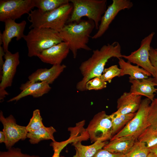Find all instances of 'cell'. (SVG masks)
<instances>
[{"mask_svg": "<svg viewBox=\"0 0 157 157\" xmlns=\"http://www.w3.org/2000/svg\"><path fill=\"white\" fill-rule=\"evenodd\" d=\"M122 55L121 45L117 42L107 44L99 49L94 50L91 57L82 62L80 66L83 77L77 83V89L81 91L87 90L86 83L94 78L101 76L105 65L110 58L115 57L118 59L122 58Z\"/></svg>", "mask_w": 157, "mask_h": 157, "instance_id": "6da1fadb", "label": "cell"}, {"mask_svg": "<svg viewBox=\"0 0 157 157\" xmlns=\"http://www.w3.org/2000/svg\"><path fill=\"white\" fill-rule=\"evenodd\" d=\"M95 28L92 20H81L78 22L67 24L59 32L63 42L67 44L72 51L74 58L76 57L77 51L79 49L91 50L88 44Z\"/></svg>", "mask_w": 157, "mask_h": 157, "instance_id": "7a4b0ae2", "label": "cell"}, {"mask_svg": "<svg viewBox=\"0 0 157 157\" xmlns=\"http://www.w3.org/2000/svg\"><path fill=\"white\" fill-rule=\"evenodd\" d=\"M73 8L69 2L50 11L42 12L37 9L31 10L28 17L31 23L29 28H49L59 32L66 24Z\"/></svg>", "mask_w": 157, "mask_h": 157, "instance_id": "3957f363", "label": "cell"}, {"mask_svg": "<svg viewBox=\"0 0 157 157\" xmlns=\"http://www.w3.org/2000/svg\"><path fill=\"white\" fill-rule=\"evenodd\" d=\"M23 39L26 42L29 57L37 56L43 51L63 42L59 32L51 28L31 29Z\"/></svg>", "mask_w": 157, "mask_h": 157, "instance_id": "277c9868", "label": "cell"}, {"mask_svg": "<svg viewBox=\"0 0 157 157\" xmlns=\"http://www.w3.org/2000/svg\"><path fill=\"white\" fill-rule=\"evenodd\" d=\"M73 10L67 24L78 22L84 17L94 22L98 30L102 17L107 9L106 0H70Z\"/></svg>", "mask_w": 157, "mask_h": 157, "instance_id": "5b68a950", "label": "cell"}, {"mask_svg": "<svg viewBox=\"0 0 157 157\" xmlns=\"http://www.w3.org/2000/svg\"><path fill=\"white\" fill-rule=\"evenodd\" d=\"M92 142H106L113 137L112 119L104 111L95 114L85 129Z\"/></svg>", "mask_w": 157, "mask_h": 157, "instance_id": "8992f818", "label": "cell"}, {"mask_svg": "<svg viewBox=\"0 0 157 157\" xmlns=\"http://www.w3.org/2000/svg\"><path fill=\"white\" fill-rule=\"evenodd\" d=\"M151 101L148 98L142 100L139 108L134 117L110 140L123 136L131 135L138 138L148 126L147 118Z\"/></svg>", "mask_w": 157, "mask_h": 157, "instance_id": "52a82bcc", "label": "cell"}, {"mask_svg": "<svg viewBox=\"0 0 157 157\" xmlns=\"http://www.w3.org/2000/svg\"><path fill=\"white\" fill-rule=\"evenodd\" d=\"M34 7V0H1L0 21L15 20L24 14H28Z\"/></svg>", "mask_w": 157, "mask_h": 157, "instance_id": "ba28073f", "label": "cell"}, {"mask_svg": "<svg viewBox=\"0 0 157 157\" xmlns=\"http://www.w3.org/2000/svg\"><path fill=\"white\" fill-rule=\"evenodd\" d=\"M154 34L155 33L153 32L143 38L141 41L140 47L137 50L129 55H122V58L131 63L141 67L150 73L153 77L155 69L150 59V51L151 43Z\"/></svg>", "mask_w": 157, "mask_h": 157, "instance_id": "9c48e42d", "label": "cell"}, {"mask_svg": "<svg viewBox=\"0 0 157 157\" xmlns=\"http://www.w3.org/2000/svg\"><path fill=\"white\" fill-rule=\"evenodd\" d=\"M0 121L3 125V131L5 137L4 143L8 149L20 140H24L27 138L28 132L26 127L17 124L12 115L5 118L1 111Z\"/></svg>", "mask_w": 157, "mask_h": 157, "instance_id": "30bf717a", "label": "cell"}, {"mask_svg": "<svg viewBox=\"0 0 157 157\" xmlns=\"http://www.w3.org/2000/svg\"><path fill=\"white\" fill-rule=\"evenodd\" d=\"M133 6V2L130 0H113L102 17L97 32L92 38L96 39L101 37L120 11L129 9Z\"/></svg>", "mask_w": 157, "mask_h": 157, "instance_id": "8fae6325", "label": "cell"}, {"mask_svg": "<svg viewBox=\"0 0 157 157\" xmlns=\"http://www.w3.org/2000/svg\"><path fill=\"white\" fill-rule=\"evenodd\" d=\"M4 57L5 60L0 78V95L2 96L8 94L5 89L11 86L17 67L20 63L18 52L12 53L8 51L5 52Z\"/></svg>", "mask_w": 157, "mask_h": 157, "instance_id": "7c38bea8", "label": "cell"}, {"mask_svg": "<svg viewBox=\"0 0 157 157\" xmlns=\"http://www.w3.org/2000/svg\"><path fill=\"white\" fill-rule=\"evenodd\" d=\"M4 22L5 29L2 33H0V40L2 41L3 47L6 52L8 51L9 45L13 38H16L17 41L23 38L26 22L24 20L17 23L15 20L10 19H7Z\"/></svg>", "mask_w": 157, "mask_h": 157, "instance_id": "4fadbf2b", "label": "cell"}, {"mask_svg": "<svg viewBox=\"0 0 157 157\" xmlns=\"http://www.w3.org/2000/svg\"><path fill=\"white\" fill-rule=\"evenodd\" d=\"M67 44L64 42L43 51L37 56L42 62L51 65H60L69 51Z\"/></svg>", "mask_w": 157, "mask_h": 157, "instance_id": "5bb4252c", "label": "cell"}, {"mask_svg": "<svg viewBox=\"0 0 157 157\" xmlns=\"http://www.w3.org/2000/svg\"><path fill=\"white\" fill-rule=\"evenodd\" d=\"M129 82L131 84L130 91L131 94L144 96L151 101L153 100L155 93L157 92V88H155L157 84L153 78L149 77L140 79H129Z\"/></svg>", "mask_w": 157, "mask_h": 157, "instance_id": "9a60e30c", "label": "cell"}, {"mask_svg": "<svg viewBox=\"0 0 157 157\" xmlns=\"http://www.w3.org/2000/svg\"><path fill=\"white\" fill-rule=\"evenodd\" d=\"M20 89L22 90L21 93L10 99L8 102L17 101L28 95L32 96L34 98L39 97L48 93L51 88L49 84L45 82L31 83L28 81L25 83L22 84Z\"/></svg>", "mask_w": 157, "mask_h": 157, "instance_id": "2e32d148", "label": "cell"}, {"mask_svg": "<svg viewBox=\"0 0 157 157\" xmlns=\"http://www.w3.org/2000/svg\"><path fill=\"white\" fill-rule=\"evenodd\" d=\"M66 67L64 64H60L53 65L49 69H38L29 76L28 81L31 83L45 82L52 84Z\"/></svg>", "mask_w": 157, "mask_h": 157, "instance_id": "e0dca14e", "label": "cell"}, {"mask_svg": "<svg viewBox=\"0 0 157 157\" xmlns=\"http://www.w3.org/2000/svg\"><path fill=\"white\" fill-rule=\"evenodd\" d=\"M141 101V96L132 94L130 92H125L117 100V110L115 112L119 114L135 113Z\"/></svg>", "mask_w": 157, "mask_h": 157, "instance_id": "ac0fdd59", "label": "cell"}, {"mask_svg": "<svg viewBox=\"0 0 157 157\" xmlns=\"http://www.w3.org/2000/svg\"><path fill=\"white\" fill-rule=\"evenodd\" d=\"M137 139V137L134 136H122L110 140L103 149L111 153L124 155L131 149Z\"/></svg>", "mask_w": 157, "mask_h": 157, "instance_id": "d6986e66", "label": "cell"}, {"mask_svg": "<svg viewBox=\"0 0 157 157\" xmlns=\"http://www.w3.org/2000/svg\"><path fill=\"white\" fill-rule=\"evenodd\" d=\"M118 60V64L121 69L119 77L128 75L130 76L129 79H140L147 78L152 76L148 71L138 65H133L122 58Z\"/></svg>", "mask_w": 157, "mask_h": 157, "instance_id": "ffe728a7", "label": "cell"}, {"mask_svg": "<svg viewBox=\"0 0 157 157\" xmlns=\"http://www.w3.org/2000/svg\"><path fill=\"white\" fill-rule=\"evenodd\" d=\"M56 132L52 126L46 127L44 126L33 131L28 132L27 137L29 138V141L32 144H38L43 140H51L53 142L55 141L53 135Z\"/></svg>", "mask_w": 157, "mask_h": 157, "instance_id": "44dd1931", "label": "cell"}, {"mask_svg": "<svg viewBox=\"0 0 157 157\" xmlns=\"http://www.w3.org/2000/svg\"><path fill=\"white\" fill-rule=\"evenodd\" d=\"M106 142L96 141L90 145H84L81 141L73 143L79 157H92L99 150L103 148L107 144Z\"/></svg>", "mask_w": 157, "mask_h": 157, "instance_id": "7402d4cb", "label": "cell"}, {"mask_svg": "<svg viewBox=\"0 0 157 157\" xmlns=\"http://www.w3.org/2000/svg\"><path fill=\"white\" fill-rule=\"evenodd\" d=\"M136 113L119 114L115 112L110 115L112 119L113 136L119 131L122 127L124 128L134 117Z\"/></svg>", "mask_w": 157, "mask_h": 157, "instance_id": "603a6c76", "label": "cell"}, {"mask_svg": "<svg viewBox=\"0 0 157 157\" xmlns=\"http://www.w3.org/2000/svg\"><path fill=\"white\" fill-rule=\"evenodd\" d=\"M137 140L145 143L148 148L157 144V128L149 126L138 137Z\"/></svg>", "mask_w": 157, "mask_h": 157, "instance_id": "cb8c5ba5", "label": "cell"}, {"mask_svg": "<svg viewBox=\"0 0 157 157\" xmlns=\"http://www.w3.org/2000/svg\"><path fill=\"white\" fill-rule=\"evenodd\" d=\"M35 7L42 12L50 11L69 3V0H34Z\"/></svg>", "mask_w": 157, "mask_h": 157, "instance_id": "d4e9b609", "label": "cell"}, {"mask_svg": "<svg viewBox=\"0 0 157 157\" xmlns=\"http://www.w3.org/2000/svg\"><path fill=\"white\" fill-rule=\"evenodd\" d=\"M150 152L145 143L137 140L123 157H147Z\"/></svg>", "mask_w": 157, "mask_h": 157, "instance_id": "484cf974", "label": "cell"}, {"mask_svg": "<svg viewBox=\"0 0 157 157\" xmlns=\"http://www.w3.org/2000/svg\"><path fill=\"white\" fill-rule=\"evenodd\" d=\"M44 126L40 110L38 109L35 110L33 112L32 117L26 126L28 132L33 131Z\"/></svg>", "mask_w": 157, "mask_h": 157, "instance_id": "4316f807", "label": "cell"}, {"mask_svg": "<svg viewBox=\"0 0 157 157\" xmlns=\"http://www.w3.org/2000/svg\"><path fill=\"white\" fill-rule=\"evenodd\" d=\"M120 72L121 69L118 68L117 65H113L105 68L100 77L103 81L110 83L114 78L119 77Z\"/></svg>", "mask_w": 157, "mask_h": 157, "instance_id": "83f0119b", "label": "cell"}, {"mask_svg": "<svg viewBox=\"0 0 157 157\" xmlns=\"http://www.w3.org/2000/svg\"><path fill=\"white\" fill-rule=\"evenodd\" d=\"M147 122L149 126L157 128V98H154L150 104Z\"/></svg>", "mask_w": 157, "mask_h": 157, "instance_id": "f1b7e54d", "label": "cell"}, {"mask_svg": "<svg viewBox=\"0 0 157 157\" xmlns=\"http://www.w3.org/2000/svg\"><path fill=\"white\" fill-rule=\"evenodd\" d=\"M106 82L103 81L100 77H95L87 82L86 84L87 90H98L107 87Z\"/></svg>", "mask_w": 157, "mask_h": 157, "instance_id": "f546056e", "label": "cell"}, {"mask_svg": "<svg viewBox=\"0 0 157 157\" xmlns=\"http://www.w3.org/2000/svg\"><path fill=\"white\" fill-rule=\"evenodd\" d=\"M0 157H40L37 155H30L22 152L18 148L12 147L6 151H0Z\"/></svg>", "mask_w": 157, "mask_h": 157, "instance_id": "4dcf8cb0", "label": "cell"}, {"mask_svg": "<svg viewBox=\"0 0 157 157\" xmlns=\"http://www.w3.org/2000/svg\"><path fill=\"white\" fill-rule=\"evenodd\" d=\"M150 59L155 69V72L153 78L157 84V52L155 49L151 47L150 51Z\"/></svg>", "mask_w": 157, "mask_h": 157, "instance_id": "1f68e13d", "label": "cell"}, {"mask_svg": "<svg viewBox=\"0 0 157 157\" xmlns=\"http://www.w3.org/2000/svg\"><path fill=\"white\" fill-rule=\"evenodd\" d=\"M120 153H113L103 149L99 150L92 157H123Z\"/></svg>", "mask_w": 157, "mask_h": 157, "instance_id": "d6a6232c", "label": "cell"}, {"mask_svg": "<svg viewBox=\"0 0 157 157\" xmlns=\"http://www.w3.org/2000/svg\"><path fill=\"white\" fill-rule=\"evenodd\" d=\"M5 52L3 47L0 45V77L1 76L2 69L4 63L3 60V57L4 56Z\"/></svg>", "mask_w": 157, "mask_h": 157, "instance_id": "836d02e7", "label": "cell"}, {"mask_svg": "<svg viewBox=\"0 0 157 157\" xmlns=\"http://www.w3.org/2000/svg\"><path fill=\"white\" fill-rule=\"evenodd\" d=\"M54 153L52 157H62L60 156V154L61 151L57 148H54L53 149Z\"/></svg>", "mask_w": 157, "mask_h": 157, "instance_id": "e575fe53", "label": "cell"}, {"mask_svg": "<svg viewBox=\"0 0 157 157\" xmlns=\"http://www.w3.org/2000/svg\"><path fill=\"white\" fill-rule=\"evenodd\" d=\"M148 149L150 152L154 153L157 155V144Z\"/></svg>", "mask_w": 157, "mask_h": 157, "instance_id": "d590c367", "label": "cell"}, {"mask_svg": "<svg viewBox=\"0 0 157 157\" xmlns=\"http://www.w3.org/2000/svg\"><path fill=\"white\" fill-rule=\"evenodd\" d=\"M5 137L4 134L2 131H0V143H2L5 142Z\"/></svg>", "mask_w": 157, "mask_h": 157, "instance_id": "8d00e7d4", "label": "cell"}, {"mask_svg": "<svg viewBox=\"0 0 157 157\" xmlns=\"http://www.w3.org/2000/svg\"><path fill=\"white\" fill-rule=\"evenodd\" d=\"M147 157H157V155L154 153L150 152Z\"/></svg>", "mask_w": 157, "mask_h": 157, "instance_id": "74e56055", "label": "cell"}, {"mask_svg": "<svg viewBox=\"0 0 157 157\" xmlns=\"http://www.w3.org/2000/svg\"><path fill=\"white\" fill-rule=\"evenodd\" d=\"M73 157H79L78 153L77 150H76V153L75 154L74 156Z\"/></svg>", "mask_w": 157, "mask_h": 157, "instance_id": "f35d334b", "label": "cell"}, {"mask_svg": "<svg viewBox=\"0 0 157 157\" xmlns=\"http://www.w3.org/2000/svg\"><path fill=\"white\" fill-rule=\"evenodd\" d=\"M155 50L157 52V48L155 49Z\"/></svg>", "mask_w": 157, "mask_h": 157, "instance_id": "ab89813d", "label": "cell"}]
</instances>
